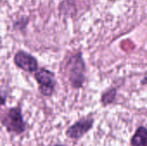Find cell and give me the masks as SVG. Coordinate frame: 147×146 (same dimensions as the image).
<instances>
[{"label": "cell", "mask_w": 147, "mask_h": 146, "mask_svg": "<svg viewBox=\"0 0 147 146\" xmlns=\"http://www.w3.org/2000/svg\"><path fill=\"white\" fill-rule=\"evenodd\" d=\"M1 124L9 133L16 136L23 134L28 127L20 106L6 109L3 114H2Z\"/></svg>", "instance_id": "cell-1"}, {"label": "cell", "mask_w": 147, "mask_h": 146, "mask_svg": "<svg viewBox=\"0 0 147 146\" xmlns=\"http://www.w3.org/2000/svg\"><path fill=\"white\" fill-rule=\"evenodd\" d=\"M69 82L73 89H81L85 82L86 66L81 52L73 54L65 65Z\"/></svg>", "instance_id": "cell-2"}, {"label": "cell", "mask_w": 147, "mask_h": 146, "mask_svg": "<svg viewBox=\"0 0 147 146\" xmlns=\"http://www.w3.org/2000/svg\"><path fill=\"white\" fill-rule=\"evenodd\" d=\"M95 124V118L90 114L83 117L70 126L65 130V136L72 141H78L92 130Z\"/></svg>", "instance_id": "cell-3"}, {"label": "cell", "mask_w": 147, "mask_h": 146, "mask_svg": "<svg viewBox=\"0 0 147 146\" xmlns=\"http://www.w3.org/2000/svg\"><path fill=\"white\" fill-rule=\"evenodd\" d=\"M34 78L38 83L39 90L43 96L50 97L53 95L56 87L55 75L53 71L45 68L34 72Z\"/></svg>", "instance_id": "cell-4"}, {"label": "cell", "mask_w": 147, "mask_h": 146, "mask_svg": "<svg viewBox=\"0 0 147 146\" xmlns=\"http://www.w3.org/2000/svg\"><path fill=\"white\" fill-rule=\"evenodd\" d=\"M14 63L18 68L29 73L35 72L39 70L38 69L39 65L37 59L30 53L22 50L18 51L15 54Z\"/></svg>", "instance_id": "cell-5"}, {"label": "cell", "mask_w": 147, "mask_h": 146, "mask_svg": "<svg viewBox=\"0 0 147 146\" xmlns=\"http://www.w3.org/2000/svg\"><path fill=\"white\" fill-rule=\"evenodd\" d=\"M131 146H147V127L139 126L130 139Z\"/></svg>", "instance_id": "cell-6"}, {"label": "cell", "mask_w": 147, "mask_h": 146, "mask_svg": "<svg viewBox=\"0 0 147 146\" xmlns=\"http://www.w3.org/2000/svg\"><path fill=\"white\" fill-rule=\"evenodd\" d=\"M117 95V90L115 88H109L105 90L101 96V103L103 107H107L115 101Z\"/></svg>", "instance_id": "cell-7"}, {"label": "cell", "mask_w": 147, "mask_h": 146, "mask_svg": "<svg viewBox=\"0 0 147 146\" xmlns=\"http://www.w3.org/2000/svg\"><path fill=\"white\" fill-rule=\"evenodd\" d=\"M53 146H67L66 145H64V144H60V143H57L55 145H53Z\"/></svg>", "instance_id": "cell-8"}]
</instances>
